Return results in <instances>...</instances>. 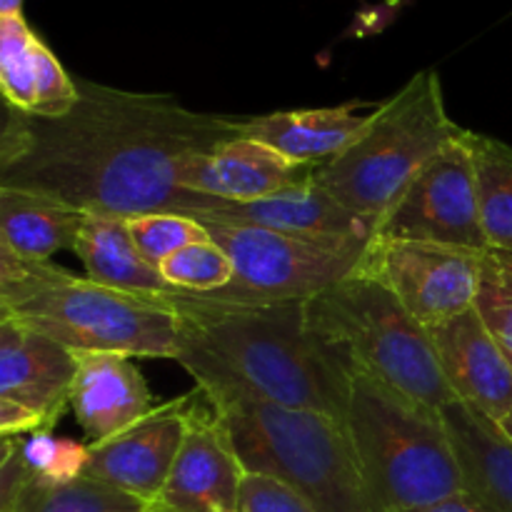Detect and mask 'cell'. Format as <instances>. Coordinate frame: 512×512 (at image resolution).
<instances>
[{"instance_id":"6da1fadb","label":"cell","mask_w":512,"mask_h":512,"mask_svg":"<svg viewBox=\"0 0 512 512\" xmlns=\"http://www.w3.org/2000/svg\"><path fill=\"white\" fill-rule=\"evenodd\" d=\"M245 120L198 113L170 95L80 83L68 115L35 118L5 105L0 188L30 190L85 213L198 215L215 205L185 190L190 170Z\"/></svg>"},{"instance_id":"7a4b0ae2","label":"cell","mask_w":512,"mask_h":512,"mask_svg":"<svg viewBox=\"0 0 512 512\" xmlns=\"http://www.w3.org/2000/svg\"><path fill=\"white\" fill-rule=\"evenodd\" d=\"M175 363L213 403L253 398L345 423L353 365L310 330L305 303L235 305L178 293Z\"/></svg>"},{"instance_id":"3957f363","label":"cell","mask_w":512,"mask_h":512,"mask_svg":"<svg viewBox=\"0 0 512 512\" xmlns=\"http://www.w3.org/2000/svg\"><path fill=\"white\" fill-rule=\"evenodd\" d=\"M343 425L375 512H418L468 490L443 410L353 368Z\"/></svg>"},{"instance_id":"277c9868","label":"cell","mask_w":512,"mask_h":512,"mask_svg":"<svg viewBox=\"0 0 512 512\" xmlns=\"http://www.w3.org/2000/svg\"><path fill=\"white\" fill-rule=\"evenodd\" d=\"M305 318L353 368L430 408L458 403L430 330L370 275L353 273L310 298Z\"/></svg>"},{"instance_id":"5b68a950","label":"cell","mask_w":512,"mask_h":512,"mask_svg":"<svg viewBox=\"0 0 512 512\" xmlns=\"http://www.w3.org/2000/svg\"><path fill=\"white\" fill-rule=\"evenodd\" d=\"M460 133L463 128L445 108L438 73L420 70L380 103L365 133L343 155L315 170V180L378 228L410 180Z\"/></svg>"},{"instance_id":"8992f818","label":"cell","mask_w":512,"mask_h":512,"mask_svg":"<svg viewBox=\"0 0 512 512\" xmlns=\"http://www.w3.org/2000/svg\"><path fill=\"white\" fill-rule=\"evenodd\" d=\"M213 405L228 420L238 458L248 473L283 480L315 512H375L343 423L253 398Z\"/></svg>"},{"instance_id":"52a82bcc","label":"cell","mask_w":512,"mask_h":512,"mask_svg":"<svg viewBox=\"0 0 512 512\" xmlns=\"http://www.w3.org/2000/svg\"><path fill=\"white\" fill-rule=\"evenodd\" d=\"M0 315L78 355L175 360L180 350V313L173 298L125 293L80 275Z\"/></svg>"},{"instance_id":"ba28073f","label":"cell","mask_w":512,"mask_h":512,"mask_svg":"<svg viewBox=\"0 0 512 512\" xmlns=\"http://www.w3.org/2000/svg\"><path fill=\"white\" fill-rule=\"evenodd\" d=\"M195 218V215H193ZM233 258L228 288L208 298L235 305L308 303L358 273L370 243H328L248 223L198 218Z\"/></svg>"},{"instance_id":"9c48e42d","label":"cell","mask_w":512,"mask_h":512,"mask_svg":"<svg viewBox=\"0 0 512 512\" xmlns=\"http://www.w3.org/2000/svg\"><path fill=\"white\" fill-rule=\"evenodd\" d=\"M373 240H415L488 253L470 130L463 128L410 180L398 203L380 218Z\"/></svg>"},{"instance_id":"30bf717a","label":"cell","mask_w":512,"mask_h":512,"mask_svg":"<svg viewBox=\"0 0 512 512\" xmlns=\"http://www.w3.org/2000/svg\"><path fill=\"white\" fill-rule=\"evenodd\" d=\"M485 253L415 240H373L358 273L370 275L428 330L475 308Z\"/></svg>"},{"instance_id":"8fae6325","label":"cell","mask_w":512,"mask_h":512,"mask_svg":"<svg viewBox=\"0 0 512 512\" xmlns=\"http://www.w3.org/2000/svg\"><path fill=\"white\" fill-rule=\"evenodd\" d=\"M243 473L225 415L203 393L200 403L193 395L185 440L150 512L238 510Z\"/></svg>"},{"instance_id":"7c38bea8","label":"cell","mask_w":512,"mask_h":512,"mask_svg":"<svg viewBox=\"0 0 512 512\" xmlns=\"http://www.w3.org/2000/svg\"><path fill=\"white\" fill-rule=\"evenodd\" d=\"M190 403L193 393L155 405L145 418L125 428L123 433L103 443H88L90 460L85 478L118 488L153 505L168 483V475L185 440Z\"/></svg>"},{"instance_id":"4fadbf2b","label":"cell","mask_w":512,"mask_h":512,"mask_svg":"<svg viewBox=\"0 0 512 512\" xmlns=\"http://www.w3.org/2000/svg\"><path fill=\"white\" fill-rule=\"evenodd\" d=\"M430 335L455 398L503 423L512 413V360L478 308L438 325Z\"/></svg>"},{"instance_id":"5bb4252c","label":"cell","mask_w":512,"mask_h":512,"mask_svg":"<svg viewBox=\"0 0 512 512\" xmlns=\"http://www.w3.org/2000/svg\"><path fill=\"white\" fill-rule=\"evenodd\" d=\"M78 355L0 315V398L25 405L53 430L70 408Z\"/></svg>"},{"instance_id":"9a60e30c","label":"cell","mask_w":512,"mask_h":512,"mask_svg":"<svg viewBox=\"0 0 512 512\" xmlns=\"http://www.w3.org/2000/svg\"><path fill=\"white\" fill-rule=\"evenodd\" d=\"M195 218H218L230 223H248L258 228L278 230V233L300 235V238L328 240V243H373L375 225L345 208L333 193L315 180L285 188L268 198L253 203H223L215 205Z\"/></svg>"},{"instance_id":"2e32d148","label":"cell","mask_w":512,"mask_h":512,"mask_svg":"<svg viewBox=\"0 0 512 512\" xmlns=\"http://www.w3.org/2000/svg\"><path fill=\"white\" fill-rule=\"evenodd\" d=\"M315 170L318 168L295 163L270 145L240 133L193 165L185 190L223 203H253L305 183Z\"/></svg>"},{"instance_id":"e0dca14e","label":"cell","mask_w":512,"mask_h":512,"mask_svg":"<svg viewBox=\"0 0 512 512\" xmlns=\"http://www.w3.org/2000/svg\"><path fill=\"white\" fill-rule=\"evenodd\" d=\"M153 408V393L133 358L115 353L78 355L70 410L90 443L123 433Z\"/></svg>"},{"instance_id":"ac0fdd59","label":"cell","mask_w":512,"mask_h":512,"mask_svg":"<svg viewBox=\"0 0 512 512\" xmlns=\"http://www.w3.org/2000/svg\"><path fill=\"white\" fill-rule=\"evenodd\" d=\"M380 103L335 105V108L278 110L245 120V135L270 145L295 163L320 168L343 155L378 113Z\"/></svg>"},{"instance_id":"d6986e66","label":"cell","mask_w":512,"mask_h":512,"mask_svg":"<svg viewBox=\"0 0 512 512\" xmlns=\"http://www.w3.org/2000/svg\"><path fill=\"white\" fill-rule=\"evenodd\" d=\"M75 255L85 268V278L108 288L153 298H175L178 290L165 283L158 265L148 263L135 248L128 218L88 213L75 240Z\"/></svg>"},{"instance_id":"ffe728a7","label":"cell","mask_w":512,"mask_h":512,"mask_svg":"<svg viewBox=\"0 0 512 512\" xmlns=\"http://www.w3.org/2000/svg\"><path fill=\"white\" fill-rule=\"evenodd\" d=\"M465 485L495 512H512V440L495 420L465 403L443 408Z\"/></svg>"},{"instance_id":"44dd1931","label":"cell","mask_w":512,"mask_h":512,"mask_svg":"<svg viewBox=\"0 0 512 512\" xmlns=\"http://www.w3.org/2000/svg\"><path fill=\"white\" fill-rule=\"evenodd\" d=\"M88 213L43 193L0 188V245L23 258L50 260L75 250Z\"/></svg>"},{"instance_id":"7402d4cb","label":"cell","mask_w":512,"mask_h":512,"mask_svg":"<svg viewBox=\"0 0 512 512\" xmlns=\"http://www.w3.org/2000/svg\"><path fill=\"white\" fill-rule=\"evenodd\" d=\"M480 220L490 250L512 253V148L490 135L470 130Z\"/></svg>"},{"instance_id":"603a6c76","label":"cell","mask_w":512,"mask_h":512,"mask_svg":"<svg viewBox=\"0 0 512 512\" xmlns=\"http://www.w3.org/2000/svg\"><path fill=\"white\" fill-rule=\"evenodd\" d=\"M35 38L23 13L0 15V88L5 105L20 113L35 108Z\"/></svg>"},{"instance_id":"cb8c5ba5","label":"cell","mask_w":512,"mask_h":512,"mask_svg":"<svg viewBox=\"0 0 512 512\" xmlns=\"http://www.w3.org/2000/svg\"><path fill=\"white\" fill-rule=\"evenodd\" d=\"M160 273L165 283L178 293L210 295L228 288L235 275V265L223 245L215 243L213 238H205L170 255L165 263H160Z\"/></svg>"},{"instance_id":"d4e9b609","label":"cell","mask_w":512,"mask_h":512,"mask_svg":"<svg viewBox=\"0 0 512 512\" xmlns=\"http://www.w3.org/2000/svg\"><path fill=\"white\" fill-rule=\"evenodd\" d=\"M128 230L133 235L135 248L148 263H165L170 255L183 250L185 245L210 238L208 228L198 218L185 213H143L128 218Z\"/></svg>"},{"instance_id":"484cf974","label":"cell","mask_w":512,"mask_h":512,"mask_svg":"<svg viewBox=\"0 0 512 512\" xmlns=\"http://www.w3.org/2000/svg\"><path fill=\"white\" fill-rule=\"evenodd\" d=\"M33 512H150V503L105 483L80 478L50 488Z\"/></svg>"},{"instance_id":"4316f807","label":"cell","mask_w":512,"mask_h":512,"mask_svg":"<svg viewBox=\"0 0 512 512\" xmlns=\"http://www.w3.org/2000/svg\"><path fill=\"white\" fill-rule=\"evenodd\" d=\"M68 278L73 273L50 260L23 258L0 245V310L15 308Z\"/></svg>"},{"instance_id":"83f0119b","label":"cell","mask_w":512,"mask_h":512,"mask_svg":"<svg viewBox=\"0 0 512 512\" xmlns=\"http://www.w3.org/2000/svg\"><path fill=\"white\" fill-rule=\"evenodd\" d=\"M33 60H35V118L55 120L68 115L80 100V85L68 75V70L60 65L53 50L35 38L33 43Z\"/></svg>"},{"instance_id":"f1b7e54d","label":"cell","mask_w":512,"mask_h":512,"mask_svg":"<svg viewBox=\"0 0 512 512\" xmlns=\"http://www.w3.org/2000/svg\"><path fill=\"white\" fill-rule=\"evenodd\" d=\"M475 308L483 315L490 333L503 345L508 358H512V270L505 268L503 260L493 250L485 253L483 280H480Z\"/></svg>"},{"instance_id":"f546056e","label":"cell","mask_w":512,"mask_h":512,"mask_svg":"<svg viewBox=\"0 0 512 512\" xmlns=\"http://www.w3.org/2000/svg\"><path fill=\"white\" fill-rule=\"evenodd\" d=\"M240 512H315L313 505L283 480L265 473H248L240 480Z\"/></svg>"},{"instance_id":"4dcf8cb0","label":"cell","mask_w":512,"mask_h":512,"mask_svg":"<svg viewBox=\"0 0 512 512\" xmlns=\"http://www.w3.org/2000/svg\"><path fill=\"white\" fill-rule=\"evenodd\" d=\"M38 430H48L38 413H33L25 405L13 403V400L0 398V438H18V435H30L38 433Z\"/></svg>"},{"instance_id":"1f68e13d","label":"cell","mask_w":512,"mask_h":512,"mask_svg":"<svg viewBox=\"0 0 512 512\" xmlns=\"http://www.w3.org/2000/svg\"><path fill=\"white\" fill-rule=\"evenodd\" d=\"M418 512H495V510L490 508V505H485L478 495L465 490V493L453 495V498L448 500H440V503L430 505V508H423Z\"/></svg>"},{"instance_id":"d6a6232c","label":"cell","mask_w":512,"mask_h":512,"mask_svg":"<svg viewBox=\"0 0 512 512\" xmlns=\"http://www.w3.org/2000/svg\"><path fill=\"white\" fill-rule=\"evenodd\" d=\"M23 13V0H0V15H20Z\"/></svg>"},{"instance_id":"836d02e7","label":"cell","mask_w":512,"mask_h":512,"mask_svg":"<svg viewBox=\"0 0 512 512\" xmlns=\"http://www.w3.org/2000/svg\"><path fill=\"white\" fill-rule=\"evenodd\" d=\"M498 425H500V428H503V433L508 435V438L512 440V413L508 415V418L503 420V423H498Z\"/></svg>"},{"instance_id":"e575fe53","label":"cell","mask_w":512,"mask_h":512,"mask_svg":"<svg viewBox=\"0 0 512 512\" xmlns=\"http://www.w3.org/2000/svg\"><path fill=\"white\" fill-rule=\"evenodd\" d=\"M233 512H240V510H233Z\"/></svg>"}]
</instances>
